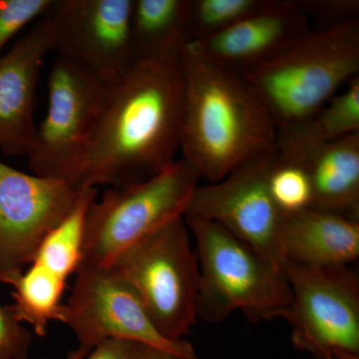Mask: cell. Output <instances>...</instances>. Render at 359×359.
I'll list each match as a JSON object with an SVG mask.
<instances>
[{
	"label": "cell",
	"mask_w": 359,
	"mask_h": 359,
	"mask_svg": "<svg viewBox=\"0 0 359 359\" xmlns=\"http://www.w3.org/2000/svg\"><path fill=\"white\" fill-rule=\"evenodd\" d=\"M187 42L137 59L122 76L105 84L73 189L132 185L176 161L185 86L182 52Z\"/></svg>",
	"instance_id": "obj_1"
},
{
	"label": "cell",
	"mask_w": 359,
	"mask_h": 359,
	"mask_svg": "<svg viewBox=\"0 0 359 359\" xmlns=\"http://www.w3.org/2000/svg\"><path fill=\"white\" fill-rule=\"evenodd\" d=\"M184 100L180 150L200 179L218 182L275 147L278 128L244 75L188 41L182 52Z\"/></svg>",
	"instance_id": "obj_2"
},
{
	"label": "cell",
	"mask_w": 359,
	"mask_h": 359,
	"mask_svg": "<svg viewBox=\"0 0 359 359\" xmlns=\"http://www.w3.org/2000/svg\"><path fill=\"white\" fill-rule=\"evenodd\" d=\"M244 76L278 130L309 121L359 76V20L309 30Z\"/></svg>",
	"instance_id": "obj_3"
},
{
	"label": "cell",
	"mask_w": 359,
	"mask_h": 359,
	"mask_svg": "<svg viewBox=\"0 0 359 359\" xmlns=\"http://www.w3.org/2000/svg\"><path fill=\"white\" fill-rule=\"evenodd\" d=\"M200 269L198 318L217 323L241 311L252 323L285 316L292 292L282 266L219 224L184 216Z\"/></svg>",
	"instance_id": "obj_4"
},
{
	"label": "cell",
	"mask_w": 359,
	"mask_h": 359,
	"mask_svg": "<svg viewBox=\"0 0 359 359\" xmlns=\"http://www.w3.org/2000/svg\"><path fill=\"white\" fill-rule=\"evenodd\" d=\"M199 180L181 159L152 178L108 189L87 211L80 266H110L144 238L184 217Z\"/></svg>",
	"instance_id": "obj_5"
},
{
	"label": "cell",
	"mask_w": 359,
	"mask_h": 359,
	"mask_svg": "<svg viewBox=\"0 0 359 359\" xmlns=\"http://www.w3.org/2000/svg\"><path fill=\"white\" fill-rule=\"evenodd\" d=\"M111 268L133 287L167 339H184L197 323L200 269L184 217L144 238Z\"/></svg>",
	"instance_id": "obj_6"
},
{
	"label": "cell",
	"mask_w": 359,
	"mask_h": 359,
	"mask_svg": "<svg viewBox=\"0 0 359 359\" xmlns=\"http://www.w3.org/2000/svg\"><path fill=\"white\" fill-rule=\"evenodd\" d=\"M58 321L89 353L106 340L121 339L198 359L190 342L161 334L136 290L111 266H79Z\"/></svg>",
	"instance_id": "obj_7"
},
{
	"label": "cell",
	"mask_w": 359,
	"mask_h": 359,
	"mask_svg": "<svg viewBox=\"0 0 359 359\" xmlns=\"http://www.w3.org/2000/svg\"><path fill=\"white\" fill-rule=\"evenodd\" d=\"M292 299L285 318L299 351L323 359L334 351L359 355V278L348 266L285 263Z\"/></svg>",
	"instance_id": "obj_8"
},
{
	"label": "cell",
	"mask_w": 359,
	"mask_h": 359,
	"mask_svg": "<svg viewBox=\"0 0 359 359\" xmlns=\"http://www.w3.org/2000/svg\"><path fill=\"white\" fill-rule=\"evenodd\" d=\"M48 105L26 153L32 173L72 187L102 104L105 84L58 56L49 73ZM75 190V189H74Z\"/></svg>",
	"instance_id": "obj_9"
},
{
	"label": "cell",
	"mask_w": 359,
	"mask_h": 359,
	"mask_svg": "<svg viewBox=\"0 0 359 359\" xmlns=\"http://www.w3.org/2000/svg\"><path fill=\"white\" fill-rule=\"evenodd\" d=\"M276 160L275 145L243 163L219 181L198 185L184 216L219 224L269 261L283 266L280 247L283 214L269 190Z\"/></svg>",
	"instance_id": "obj_10"
},
{
	"label": "cell",
	"mask_w": 359,
	"mask_h": 359,
	"mask_svg": "<svg viewBox=\"0 0 359 359\" xmlns=\"http://www.w3.org/2000/svg\"><path fill=\"white\" fill-rule=\"evenodd\" d=\"M82 191L0 161V282L32 264L45 237L74 209Z\"/></svg>",
	"instance_id": "obj_11"
},
{
	"label": "cell",
	"mask_w": 359,
	"mask_h": 359,
	"mask_svg": "<svg viewBox=\"0 0 359 359\" xmlns=\"http://www.w3.org/2000/svg\"><path fill=\"white\" fill-rule=\"evenodd\" d=\"M133 0H58L44 18L52 51L88 71L104 84L132 63L130 18Z\"/></svg>",
	"instance_id": "obj_12"
},
{
	"label": "cell",
	"mask_w": 359,
	"mask_h": 359,
	"mask_svg": "<svg viewBox=\"0 0 359 359\" xmlns=\"http://www.w3.org/2000/svg\"><path fill=\"white\" fill-rule=\"evenodd\" d=\"M276 150L308 176L311 208L359 221V133L325 140L309 120L278 130Z\"/></svg>",
	"instance_id": "obj_13"
},
{
	"label": "cell",
	"mask_w": 359,
	"mask_h": 359,
	"mask_svg": "<svg viewBox=\"0 0 359 359\" xmlns=\"http://www.w3.org/2000/svg\"><path fill=\"white\" fill-rule=\"evenodd\" d=\"M51 51L43 16L0 57V150L7 156H26L30 147L40 71Z\"/></svg>",
	"instance_id": "obj_14"
},
{
	"label": "cell",
	"mask_w": 359,
	"mask_h": 359,
	"mask_svg": "<svg viewBox=\"0 0 359 359\" xmlns=\"http://www.w3.org/2000/svg\"><path fill=\"white\" fill-rule=\"evenodd\" d=\"M309 30V18L295 0H264L257 11L226 32L194 43L212 60L244 75Z\"/></svg>",
	"instance_id": "obj_15"
},
{
	"label": "cell",
	"mask_w": 359,
	"mask_h": 359,
	"mask_svg": "<svg viewBox=\"0 0 359 359\" xmlns=\"http://www.w3.org/2000/svg\"><path fill=\"white\" fill-rule=\"evenodd\" d=\"M280 247L283 264L349 266L359 257V221L314 208L283 214Z\"/></svg>",
	"instance_id": "obj_16"
},
{
	"label": "cell",
	"mask_w": 359,
	"mask_h": 359,
	"mask_svg": "<svg viewBox=\"0 0 359 359\" xmlns=\"http://www.w3.org/2000/svg\"><path fill=\"white\" fill-rule=\"evenodd\" d=\"M191 0H133L130 18L133 62L177 41H189Z\"/></svg>",
	"instance_id": "obj_17"
},
{
	"label": "cell",
	"mask_w": 359,
	"mask_h": 359,
	"mask_svg": "<svg viewBox=\"0 0 359 359\" xmlns=\"http://www.w3.org/2000/svg\"><path fill=\"white\" fill-rule=\"evenodd\" d=\"M13 289V304L8 306L20 323H27L35 334L44 337L51 321H58L67 280L32 263L18 275L4 283Z\"/></svg>",
	"instance_id": "obj_18"
},
{
	"label": "cell",
	"mask_w": 359,
	"mask_h": 359,
	"mask_svg": "<svg viewBox=\"0 0 359 359\" xmlns=\"http://www.w3.org/2000/svg\"><path fill=\"white\" fill-rule=\"evenodd\" d=\"M96 198L97 189L82 191L74 209L45 237L32 263L65 280L77 273L82 262L85 219Z\"/></svg>",
	"instance_id": "obj_19"
},
{
	"label": "cell",
	"mask_w": 359,
	"mask_h": 359,
	"mask_svg": "<svg viewBox=\"0 0 359 359\" xmlns=\"http://www.w3.org/2000/svg\"><path fill=\"white\" fill-rule=\"evenodd\" d=\"M264 0H191L189 41L202 42L254 13Z\"/></svg>",
	"instance_id": "obj_20"
},
{
	"label": "cell",
	"mask_w": 359,
	"mask_h": 359,
	"mask_svg": "<svg viewBox=\"0 0 359 359\" xmlns=\"http://www.w3.org/2000/svg\"><path fill=\"white\" fill-rule=\"evenodd\" d=\"M311 121L327 141L359 133V76L351 79L342 93L332 97Z\"/></svg>",
	"instance_id": "obj_21"
},
{
	"label": "cell",
	"mask_w": 359,
	"mask_h": 359,
	"mask_svg": "<svg viewBox=\"0 0 359 359\" xmlns=\"http://www.w3.org/2000/svg\"><path fill=\"white\" fill-rule=\"evenodd\" d=\"M269 190L282 214L311 207L313 193L308 176L301 168L278 159V156L269 178Z\"/></svg>",
	"instance_id": "obj_22"
},
{
	"label": "cell",
	"mask_w": 359,
	"mask_h": 359,
	"mask_svg": "<svg viewBox=\"0 0 359 359\" xmlns=\"http://www.w3.org/2000/svg\"><path fill=\"white\" fill-rule=\"evenodd\" d=\"M54 0H0V57L4 48L32 21L41 20Z\"/></svg>",
	"instance_id": "obj_23"
},
{
	"label": "cell",
	"mask_w": 359,
	"mask_h": 359,
	"mask_svg": "<svg viewBox=\"0 0 359 359\" xmlns=\"http://www.w3.org/2000/svg\"><path fill=\"white\" fill-rule=\"evenodd\" d=\"M297 4L309 20H316L320 28L359 20L358 0H297Z\"/></svg>",
	"instance_id": "obj_24"
},
{
	"label": "cell",
	"mask_w": 359,
	"mask_h": 359,
	"mask_svg": "<svg viewBox=\"0 0 359 359\" xmlns=\"http://www.w3.org/2000/svg\"><path fill=\"white\" fill-rule=\"evenodd\" d=\"M32 339L29 330L9 306L0 304V359H27Z\"/></svg>",
	"instance_id": "obj_25"
},
{
	"label": "cell",
	"mask_w": 359,
	"mask_h": 359,
	"mask_svg": "<svg viewBox=\"0 0 359 359\" xmlns=\"http://www.w3.org/2000/svg\"><path fill=\"white\" fill-rule=\"evenodd\" d=\"M136 342L109 339L92 349L84 359H136Z\"/></svg>",
	"instance_id": "obj_26"
},
{
	"label": "cell",
	"mask_w": 359,
	"mask_h": 359,
	"mask_svg": "<svg viewBox=\"0 0 359 359\" xmlns=\"http://www.w3.org/2000/svg\"><path fill=\"white\" fill-rule=\"evenodd\" d=\"M136 359H183L166 349L137 344Z\"/></svg>",
	"instance_id": "obj_27"
},
{
	"label": "cell",
	"mask_w": 359,
	"mask_h": 359,
	"mask_svg": "<svg viewBox=\"0 0 359 359\" xmlns=\"http://www.w3.org/2000/svg\"><path fill=\"white\" fill-rule=\"evenodd\" d=\"M88 354L89 351H84V349L78 347L76 351H71L66 359H84Z\"/></svg>",
	"instance_id": "obj_28"
},
{
	"label": "cell",
	"mask_w": 359,
	"mask_h": 359,
	"mask_svg": "<svg viewBox=\"0 0 359 359\" xmlns=\"http://www.w3.org/2000/svg\"><path fill=\"white\" fill-rule=\"evenodd\" d=\"M332 353L337 359H359V355H356V354L340 353V351H334Z\"/></svg>",
	"instance_id": "obj_29"
},
{
	"label": "cell",
	"mask_w": 359,
	"mask_h": 359,
	"mask_svg": "<svg viewBox=\"0 0 359 359\" xmlns=\"http://www.w3.org/2000/svg\"><path fill=\"white\" fill-rule=\"evenodd\" d=\"M323 359H337V358H334V354L330 353V354H327V355H325V358H323Z\"/></svg>",
	"instance_id": "obj_30"
}]
</instances>
